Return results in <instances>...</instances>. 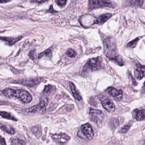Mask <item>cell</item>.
I'll list each match as a JSON object with an SVG mask.
<instances>
[{
  "label": "cell",
  "instance_id": "cell-18",
  "mask_svg": "<svg viewBox=\"0 0 145 145\" xmlns=\"http://www.w3.org/2000/svg\"><path fill=\"white\" fill-rule=\"evenodd\" d=\"M31 131L32 133L35 135H36L37 137H40L42 135V130L40 127L39 125L35 126L31 129Z\"/></svg>",
  "mask_w": 145,
  "mask_h": 145
},
{
  "label": "cell",
  "instance_id": "cell-27",
  "mask_svg": "<svg viewBox=\"0 0 145 145\" xmlns=\"http://www.w3.org/2000/svg\"><path fill=\"white\" fill-rule=\"evenodd\" d=\"M55 1L58 5L61 7H63L66 4L67 0H55Z\"/></svg>",
  "mask_w": 145,
  "mask_h": 145
},
{
  "label": "cell",
  "instance_id": "cell-12",
  "mask_svg": "<svg viewBox=\"0 0 145 145\" xmlns=\"http://www.w3.org/2000/svg\"><path fill=\"white\" fill-rule=\"evenodd\" d=\"M133 116L137 121L145 120V110H140L136 109L133 112Z\"/></svg>",
  "mask_w": 145,
  "mask_h": 145
},
{
  "label": "cell",
  "instance_id": "cell-7",
  "mask_svg": "<svg viewBox=\"0 0 145 145\" xmlns=\"http://www.w3.org/2000/svg\"><path fill=\"white\" fill-rule=\"evenodd\" d=\"M41 81V78H34V79L33 78V79L17 80L13 82V83L20 84L26 87H32L40 83Z\"/></svg>",
  "mask_w": 145,
  "mask_h": 145
},
{
  "label": "cell",
  "instance_id": "cell-21",
  "mask_svg": "<svg viewBox=\"0 0 145 145\" xmlns=\"http://www.w3.org/2000/svg\"><path fill=\"white\" fill-rule=\"evenodd\" d=\"M140 37H137V38L134 39L133 41L129 42L127 44V47H128L131 48H134L135 47L139 40L140 39Z\"/></svg>",
  "mask_w": 145,
  "mask_h": 145
},
{
  "label": "cell",
  "instance_id": "cell-13",
  "mask_svg": "<svg viewBox=\"0 0 145 145\" xmlns=\"http://www.w3.org/2000/svg\"><path fill=\"white\" fill-rule=\"evenodd\" d=\"M23 37L20 36L18 37H0V40L4 41L7 42V43L10 46L14 45L18 41H20L22 39Z\"/></svg>",
  "mask_w": 145,
  "mask_h": 145
},
{
  "label": "cell",
  "instance_id": "cell-32",
  "mask_svg": "<svg viewBox=\"0 0 145 145\" xmlns=\"http://www.w3.org/2000/svg\"><path fill=\"white\" fill-rule=\"evenodd\" d=\"M131 80H132V82H133V84L135 85V86H136L137 85V82L135 81V79L133 77V76L131 75Z\"/></svg>",
  "mask_w": 145,
  "mask_h": 145
},
{
  "label": "cell",
  "instance_id": "cell-24",
  "mask_svg": "<svg viewBox=\"0 0 145 145\" xmlns=\"http://www.w3.org/2000/svg\"><path fill=\"white\" fill-rule=\"evenodd\" d=\"M66 54L71 58H75L76 56V53L73 49H69L66 52Z\"/></svg>",
  "mask_w": 145,
  "mask_h": 145
},
{
  "label": "cell",
  "instance_id": "cell-17",
  "mask_svg": "<svg viewBox=\"0 0 145 145\" xmlns=\"http://www.w3.org/2000/svg\"><path fill=\"white\" fill-rule=\"evenodd\" d=\"M55 88L52 85H48L45 87L43 90V93L46 95H49L55 91Z\"/></svg>",
  "mask_w": 145,
  "mask_h": 145
},
{
  "label": "cell",
  "instance_id": "cell-23",
  "mask_svg": "<svg viewBox=\"0 0 145 145\" xmlns=\"http://www.w3.org/2000/svg\"><path fill=\"white\" fill-rule=\"evenodd\" d=\"M11 144L12 145H25L26 143L22 140L14 139L12 140Z\"/></svg>",
  "mask_w": 145,
  "mask_h": 145
},
{
  "label": "cell",
  "instance_id": "cell-11",
  "mask_svg": "<svg viewBox=\"0 0 145 145\" xmlns=\"http://www.w3.org/2000/svg\"><path fill=\"white\" fill-rule=\"evenodd\" d=\"M46 102L45 101L41 100L36 105L34 106L31 108L25 110V112L27 113H35L39 111L42 110L46 107Z\"/></svg>",
  "mask_w": 145,
  "mask_h": 145
},
{
  "label": "cell",
  "instance_id": "cell-15",
  "mask_svg": "<svg viewBox=\"0 0 145 145\" xmlns=\"http://www.w3.org/2000/svg\"><path fill=\"white\" fill-rule=\"evenodd\" d=\"M70 87L71 89V91H72V93L74 98L76 99L77 100H78V101H80L82 100V98L80 96L79 93L77 90L74 83L72 82H70Z\"/></svg>",
  "mask_w": 145,
  "mask_h": 145
},
{
  "label": "cell",
  "instance_id": "cell-1",
  "mask_svg": "<svg viewBox=\"0 0 145 145\" xmlns=\"http://www.w3.org/2000/svg\"><path fill=\"white\" fill-rule=\"evenodd\" d=\"M104 44L106 56L119 66L123 65L121 58L117 53L116 46L114 38L111 37H107L104 40Z\"/></svg>",
  "mask_w": 145,
  "mask_h": 145
},
{
  "label": "cell",
  "instance_id": "cell-22",
  "mask_svg": "<svg viewBox=\"0 0 145 145\" xmlns=\"http://www.w3.org/2000/svg\"><path fill=\"white\" fill-rule=\"evenodd\" d=\"M52 55V51L51 49H48L44 52L41 53L38 55V58H41L44 56H50Z\"/></svg>",
  "mask_w": 145,
  "mask_h": 145
},
{
  "label": "cell",
  "instance_id": "cell-14",
  "mask_svg": "<svg viewBox=\"0 0 145 145\" xmlns=\"http://www.w3.org/2000/svg\"><path fill=\"white\" fill-rule=\"evenodd\" d=\"M112 14L111 13L105 14H102L98 18H96L95 21V24L101 25L106 22L111 16Z\"/></svg>",
  "mask_w": 145,
  "mask_h": 145
},
{
  "label": "cell",
  "instance_id": "cell-16",
  "mask_svg": "<svg viewBox=\"0 0 145 145\" xmlns=\"http://www.w3.org/2000/svg\"><path fill=\"white\" fill-rule=\"evenodd\" d=\"M0 129H1L4 132H6L11 135H13L15 133L14 129L8 125H4L3 123H0Z\"/></svg>",
  "mask_w": 145,
  "mask_h": 145
},
{
  "label": "cell",
  "instance_id": "cell-6",
  "mask_svg": "<svg viewBox=\"0 0 145 145\" xmlns=\"http://www.w3.org/2000/svg\"><path fill=\"white\" fill-rule=\"evenodd\" d=\"M101 103L105 110L109 112H114L116 110L113 102L107 97L102 96L100 98Z\"/></svg>",
  "mask_w": 145,
  "mask_h": 145
},
{
  "label": "cell",
  "instance_id": "cell-29",
  "mask_svg": "<svg viewBox=\"0 0 145 145\" xmlns=\"http://www.w3.org/2000/svg\"><path fill=\"white\" fill-rule=\"evenodd\" d=\"M48 1L49 0H31V2L35 3H42Z\"/></svg>",
  "mask_w": 145,
  "mask_h": 145
},
{
  "label": "cell",
  "instance_id": "cell-35",
  "mask_svg": "<svg viewBox=\"0 0 145 145\" xmlns=\"http://www.w3.org/2000/svg\"><path fill=\"white\" fill-rule=\"evenodd\" d=\"M144 88L145 89V82H144Z\"/></svg>",
  "mask_w": 145,
  "mask_h": 145
},
{
  "label": "cell",
  "instance_id": "cell-2",
  "mask_svg": "<svg viewBox=\"0 0 145 145\" xmlns=\"http://www.w3.org/2000/svg\"><path fill=\"white\" fill-rule=\"evenodd\" d=\"M3 94L8 98L15 97L25 104H29L32 100V97L30 94L23 89H7L2 92Z\"/></svg>",
  "mask_w": 145,
  "mask_h": 145
},
{
  "label": "cell",
  "instance_id": "cell-33",
  "mask_svg": "<svg viewBox=\"0 0 145 145\" xmlns=\"http://www.w3.org/2000/svg\"><path fill=\"white\" fill-rule=\"evenodd\" d=\"M12 0H0V3H5L9 2Z\"/></svg>",
  "mask_w": 145,
  "mask_h": 145
},
{
  "label": "cell",
  "instance_id": "cell-25",
  "mask_svg": "<svg viewBox=\"0 0 145 145\" xmlns=\"http://www.w3.org/2000/svg\"><path fill=\"white\" fill-rule=\"evenodd\" d=\"M102 113V111L100 110L97 109H93L90 108L89 110V114H98L101 115Z\"/></svg>",
  "mask_w": 145,
  "mask_h": 145
},
{
  "label": "cell",
  "instance_id": "cell-34",
  "mask_svg": "<svg viewBox=\"0 0 145 145\" xmlns=\"http://www.w3.org/2000/svg\"><path fill=\"white\" fill-rule=\"evenodd\" d=\"M4 102L0 101V105H4Z\"/></svg>",
  "mask_w": 145,
  "mask_h": 145
},
{
  "label": "cell",
  "instance_id": "cell-9",
  "mask_svg": "<svg viewBox=\"0 0 145 145\" xmlns=\"http://www.w3.org/2000/svg\"><path fill=\"white\" fill-rule=\"evenodd\" d=\"M106 92L117 101H120L122 99L123 94L121 90H118L112 87H110L106 89Z\"/></svg>",
  "mask_w": 145,
  "mask_h": 145
},
{
  "label": "cell",
  "instance_id": "cell-8",
  "mask_svg": "<svg viewBox=\"0 0 145 145\" xmlns=\"http://www.w3.org/2000/svg\"><path fill=\"white\" fill-rule=\"evenodd\" d=\"M52 139L56 143L58 144H65L70 140L69 136L65 133L56 134L51 135Z\"/></svg>",
  "mask_w": 145,
  "mask_h": 145
},
{
  "label": "cell",
  "instance_id": "cell-26",
  "mask_svg": "<svg viewBox=\"0 0 145 145\" xmlns=\"http://www.w3.org/2000/svg\"><path fill=\"white\" fill-rule=\"evenodd\" d=\"M131 126V125H129V124L125 125L122 128L121 132V133H127V132L129 130V129H130Z\"/></svg>",
  "mask_w": 145,
  "mask_h": 145
},
{
  "label": "cell",
  "instance_id": "cell-4",
  "mask_svg": "<svg viewBox=\"0 0 145 145\" xmlns=\"http://www.w3.org/2000/svg\"><path fill=\"white\" fill-rule=\"evenodd\" d=\"M101 68V61L99 57L93 58L89 60L84 66L83 70L88 73L100 70Z\"/></svg>",
  "mask_w": 145,
  "mask_h": 145
},
{
  "label": "cell",
  "instance_id": "cell-10",
  "mask_svg": "<svg viewBox=\"0 0 145 145\" xmlns=\"http://www.w3.org/2000/svg\"><path fill=\"white\" fill-rule=\"evenodd\" d=\"M135 75L138 80H141L145 77V66L139 63L137 64L135 68Z\"/></svg>",
  "mask_w": 145,
  "mask_h": 145
},
{
  "label": "cell",
  "instance_id": "cell-3",
  "mask_svg": "<svg viewBox=\"0 0 145 145\" xmlns=\"http://www.w3.org/2000/svg\"><path fill=\"white\" fill-rule=\"evenodd\" d=\"M116 4L110 0H89L88 8L89 10L99 8H115Z\"/></svg>",
  "mask_w": 145,
  "mask_h": 145
},
{
  "label": "cell",
  "instance_id": "cell-20",
  "mask_svg": "<svg viewBox=\"0 0 145 145\" xmlns=\"http://www.w3.org/2000/svg\"><path fill=\"white\" fill-rule=\"evenodd\" d=\"M130 4L135 7H141L144 4V0H129Z\"/></svg>",
  "mask_w": 145,
  "mask_h": 145
},
{
  "label": "cell",
  "instance_id": "cell-31",
  "mask_svg": "<svg viewBox=\"0 0 145 145\" xmlns=\"http://www.w3.org/2000/svg\"><path fill=\"white\" fill-rule=\"evenodd\" d=\"M48 12L52 13H55L57 12H56L55 10H54L52 5H51V7H50V9H49V10H48Z\"/></svg>",
  "mask_w": 145,
  "mask_h": 145
},
{
  "label": "cell",
  "instance_id": "cell-19",
  "mask_svg": "<svg viewBox=\"0 0 145 145\" xmlns=\"http://www.w3.org/2000/svg\"><path fill=\"white\" fill-rule=\"evenodd\" d=\"M0 116H1L3 118H5V119L12 120V121H17L16 118L12 116L9 113L6 112L0 111Z\"/></svg>",
  "mask_w": 145,
  "mask_h": 145
},
{
  "label": "cell",
  "instance_id": "cell-30",
  "mask_svg": "<svg viewBox=\"0 0 145 145\" xmlns=\"http://www.w3.org/2000/svg\"><path fill=\"white\" fill-rule=\"evenodd\" d=\"M0 144L3 145L6 144L5 140L1 136H0Z\"/></svg>",
  "mask_w": 145,
  "mask_h": 145
},
{
  "label": "cell",
  "instance_id": "cell-5",
  "mask_svg": "<svg viewBox=\"0 0 145 145\" xmlns=\"http://www.w3.org/2000/svg\"><path fill=\"white\" fill-rule=\"evenodd\" d=\"M94 132L92 127L89 123L83 125L78 132L77 135L82 139L91 140L94 136Z\"/></svg>",
  "mask_w": 145,
  "mask_h": 145
},
{
  "label": "cell",
  "instance_id": "cell-28",
  "mask_svg": "<svg viewBox=\"0 0 145 145\" xmlns=\"http://www.w3.org/2000/svg\"><path fill=\"white\" fill-rule=\"evenodd\" d=\"M29 55L30 58H31V59H35L36 57L35 52V50H32V51H31L29 53Z\"/></svg>",
  "mask_w": 145,
  "mask_h": 145
}]
</instances>
